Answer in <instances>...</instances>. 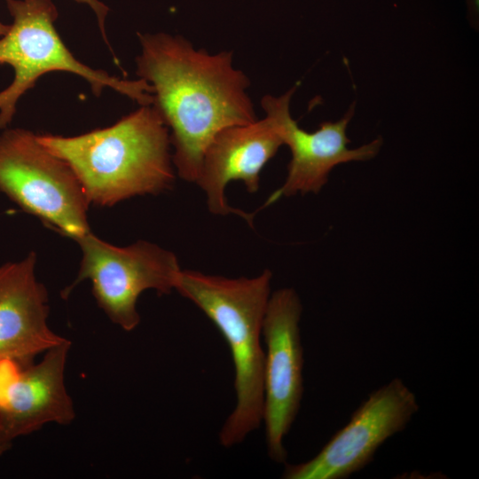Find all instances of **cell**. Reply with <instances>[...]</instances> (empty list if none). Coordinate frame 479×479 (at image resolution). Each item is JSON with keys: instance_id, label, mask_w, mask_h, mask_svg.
I'll list each match as a JSON object with an SVG mask.
<instances>
[{"instance_id": "8992f818", "label": "cell", "mask_w": 479, "mask_h": 479, "mask_svg": "<svg viewBox=\"0 0 479 479\" xmlns=\"http://www.w3.org/2000/svg\"><path fill=\"white\" fill-rule=\"evenodd\" d=\"M76 242L82 251L80 269L62 296L67 298L80 282L90 280L98 307L127 332L140 323L137 302L144 291L153 289L163 294L175 289L181 269L171 251L146 240L117 247L91 232Z\"/></svg>"}, {"instance_id": "8fae6325", "label": "cell", "mask_w": 479, "mask_h": 479, "mask_svg": "<svg viewBox=\"0 0 479 479\" xmlns=\"http://www.w3.org/2000/svg\"><path fill=\"white\" fill-rule=\"evenodd\" d=\"M36 255L0 265V359L22 365L67 339L48 325L49 300L35 276Z\"/></svg>"}, {"instance_id": "9a60e30c", "label": "cell", "mask_w": 479, "mask_h": 479, "mask_svg": "<svg viewBox=\"0 0 479 479\" xmlns=\"http://www.w3.org/2000/svg\"><path fill=\"white\" fill-rule=\"evenodd\" d=\"M10 25L4 24L0 21V36H3L9 30Z\"/></svg>"}, {"instance_id": "4fadbf2b", "label": "cell", "mask_w": 479, "mask_h": 479, "mask_svg": "<svg viewBox=\"0 0 479 479\" xmlns=\"http://www.w3.org/2000/svg\"><path fill=\"white\" fill-rule=\"evenodd\" d=\"M22 366L12 358L0 359V407L5 404L10 390L20 375Z\"/></svg>"}, {"instance_id": "30bf717a", "label": "cell", "mask_w": 479, "mask_h": 479, "mask_svg": "<svg viewBox=\"0 0 479 479\" xmlns=\"http://www.w3.org/2000/svg\"><path fill=\"white\" fill-rule=\"evenodd\" d=\"M282 145L278 123L268 114L262 120L220 130L205 150L196 181L206 194L209 211L222 216L235 214L252 224L254 214L231 207L225 188L229 182L240 180L247 192H255L262 169Z\"/></svg>"}, {"instance_id": "e0dca14e", "label": "cell", "mask_w": 479, "mask_h": 479, "mask_svg": "<svg viewBox=\"0 0 479 479\" xmlns=\"http://www.w3.org/2000/svg\"><path fill=\"white\" fill-rule=\"evenodd\" d=\"M470 1H471V0H469V2H470Z\"/></svg>"}, {"instance_id": "5b68a950", "label": "cell", "mask_w": 479, "mask_h": 479, "mask_svg": "<svg viewBox=\"0 0 479 479\" xmlns=\"http://www.w3.org/2000/svg\"><path fill=\"white\" fill-rule=\"evenodd\" d=\"M0 191L61 235L76 241L90 232V204L79 179L30 130L0 134Z\"/></svg>"}, {"instance_id": "277c9868", "label": "cell", "mask_w": 479, "mask_h": 479, "mask_svg": "<svg viewBox=\"0 0 479 479\" xmlns=\"http://www.w3.org/2000/svg\"><path fill=\"white\" fill-rule=\"evenodd\" d=\"M5 2L13 21L0 39V129L12 122L20 97L51 71L82 77L95 96L111 88L141 106L153 104L152 87L145 80H122L75 58L55 28L58 10L51 0Z\"/></svg>"}, {"instance_id": "5bb4252c", "label": "cell", "mask_w": 479, "mask_h": 479, "mask_svg": "<svg viewBox=\"0 0 479 479\" xmlns=\"http://www.w3.org/2000/svg\"><path fill=\"white\" fill-rule=\"evenodd\" d=\"M79 4H84L90 7V9L94 12L98 24V27L100 29V32L102 34L103 39L106 45L110 47L109 42L107 40L106 35V28H105V23H106V18L109 12L108 7L102 3L99 0H74ZM111 49V47H110ZM112 51V49H111Z\"/></svg>"}, {"instance_id": "2e32d148", "label": "cell", "mask_w": 479, "mask_h": 479, "mask_svg": "<svg viewBox=\"0 0 479 479\" xmlns=\"http://www.w3.org/2000/svg\"><path fill=\"white\" fill-rule=\"evenodd\" d=\"M7 450L8 448L0 444V456H2Z\"/></svg>"}, {"instance_id": "ba28073f", "label": "cell", "mask_w": 479, "mask_h": 479, "mask_svg": "<svg viewBox=\"0 0 479 479\" xmlns=\"http://www.w3.org/2000/svg\"><path fill=\"white\" fill-rule=\"evenodd\" d=\"M419 408L415 394L394 378L373 390L315 457L286 465L283 478L349 477L373 460L387 439L404 430Z\"/></svg>"}, {"instance_id": "52a82bcc", "label": "cell", "mask_w": 479, "mask_h": 479, "mask_svg": "<svg viewBox=\"0 0 479 479\" xmlns=\"http://www.w3.org/2000/svg\"><path fill=\"white\" fill-rule=\"evenodd\" d=\"M302 306L293 288H280L270 296L263 322L265 343L263 413L269 458L284 463V445L300 409L303 393V350L300 334Z\"/></svg>"}, {"instance_id": "7a4b0ae2", "label": "cell", "mask_w": 479, "mask_h": 479, "mask_svg": "<svg viewBox=\"0 0 479 479\" xmlns=\"http://www.w3.org/2000/svg\"><path fill=\"white\" fill-rule=\"evenodd\" d=\"M37 138L70 166L90 204L112 207L132 197L157 195L175 181L169 130L153 105L141 106L106 128Z\"/></svg>"}, {"instance_id": "3957f363", "label": "cell", "mask_w": 479, "mask_h": 479, "mask_svg": "<svg viewBox=\"0 0 479 479\" xmlns=\"http://www.w3.org/2000/svg\"><path fill=\"white\" fill-rule=\"evenodd\" d=\"M272 274L229 279L181 270L175 290L215 324L228 343L234 365L236 404L218 436L225 448L242 443L257 429L263 413V322Z\"/></svg>"}, {"instance_id": "6da1fadb", "label": "cell", "mask_w": 479, "mask_h": 479, "mask_svg": "<svg viewBox=\"0 0 479 479\" xmlns=\"http://www.w3.org/2000/svg\"><path fill=\"white\" fill-rule=\"evenodd\" d=\"M137 75L152 87L153 106L170 130L177 175L196 183L206 148L222 130L255 122L247 76L232 52L196 50L181 35L137 34Z\"/></svg>"}, {"instance_id": "9c48e42d", "label": "cell", "mask_w": 479, "mask_h": 479, "mask_svg": "<svg viewBox=\"0 0 479 479\" xmlns=\"http://www.w3.org/2000/svg\"><path fill=\"white\" fill-rule=\"evenodd\" d=\"M295 90L294 86L279 97L268 94L261 100L265 114L276 121L283 143L291 152L285 183L268 197L263 207L298 192L318 193L327 183L329 173L335 166L370 161L382 145V138L377 137L357 148H349L350 140L346 130L355 113L354 103L337 122H325L313 132L302 130L290 114V101Z\"/></svg>"}, {"instance_id": "7c38bea8", "label": "cell", "mask_w": 479, "mask_h": 479, "mask_svg": "<svg viewBox=\"0 0 479 479\" xmlns=\"http://www.w3.org/2000/svg\"><path fill=\"white\" fill-rule=\"evenodd\" d=\"M69 340L44 352L35 365L22 366L20 375L0 407V444L10 448L20 436L54 422L70 424L75 418L64 373Z\"/></svg>"}]
</instances>
